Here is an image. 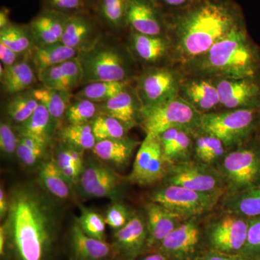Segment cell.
<instances>
[{"label":"cell","instance_id":"c3c4849f","mask_svg":"<svg viewBox=\"0 0 260 260\" xmlns=\"http://www.w3.org/2000/svg\"><path fill=\"white\" fill-rule=\"evenodd\" d=\"M88 3V0H44L46 9L70 15L85 11Z\"/></svg>","mask_w":260,"mask_h":260},{"label":"cell","instance_id":"f35d334b","mask_svg":"<svg viewBox=\"0 0 260 260\" xmlns=\"http://www.w3.org/2000/svg\"><path fill=\"white\" fill-rule=\"evenodd\" d=\"M128 0H99L98 13L104 23L114 28L126 25Z\"/></svg>","mask_w":260,"mask_h":260},{"label":"cell","instance_id":"681fc988","mask_svg":"<svg viewBox=\"0 0 260 260\" xmlns=\"http://www.w3.org/2000/svg\"><path fill=\"white\" fill-rule=\"evenodd\" d=\"M47 148H32L22 143L19 138L18 148L16 154L20 161L27 167L35 166L44 156Z\"/></svg>","mask_w":260,"mask_h":260},{"label":"cell","instance_id":"d590c367","mask_svg":"<svg viewBox=\"0 0 260 260\" xmlns=\"http://www.w3.org/2000/svg\"><path fill=\"white\" fill-rule=\"evenodd\" d=\"M61 138L65 145L83 151L93 150L97 143L90 123L68 124L61 130Z\"/></svg>","mask_w":260,"mask_h":260},{"label":"cell","instance_id":"9a60e30c","mask_svg":"<svg viewBox=\"0 0 260 260\" xmlns=\"http://www.w3.org/2000/svg\"><path fill=\"white\" fill-rule=\"evenodd\" d=\"M211 80L218 89L220 107L225 110L260 109V77Z\"/></svg>","mask_w":260,"mask_h":260},{"label":"cell","instance_id":"ac0fdd59","mask_svg":"<svg viewBox=\"0 0 260 260\" xmlns=\"http://www.w3.org/2000/svg\"><path fill=\"white\" fill-rule=\"evenodd\" d=\"M99 39L95 20L83 11L70 15L61 42L80 52L93 47Z\"/></svg>","mask_w":260,"mask_h":260},{"label":"cell","instance_id":"7402d4cb","mask_svg":"<svg viewBox=\"0 0 260 260\" xmlns=\"http://www.w3.org/2000/svg\"><path fill=\"white\" fill-rule=\"evenodd\" d=\"M145 214L148 225V247L158 244L184 221L176 214L154 202L150 201L145 207Z\"/></svg>","mask_w":260,"mask_h":260},{"label":"cell","instance_id":"5b68a950","mask_svg":"<svg viewBox=\"0 0 260 260\" xmlns=\"http://www.w3.org/2000/svg\"><path fill=\"white\" fill-rule=\"evenodd\" d=\"M225 181V194L260 186V137L229 150L216 166Z\"/></svg>","mask_w":260,"mask_h":260},{"label":"cell","instance_id":"8992f818","mask_svg":"<svg viewBox=\"0 0 260 260\" xmlns=\"http://www.w3.org/2000/svg\"><path fill=\"white\" fill-rule=\"evenodd\" d=\"M219 210L203 217V238L212 250L240 254L247 238L249 218L220 208Z\"/></svg>","mask_w":260,"mask_h":260},{"label":"cell","instance_id":"11a10c76","mask_svg":"<svg viewBox=\"0 0 260 260\" xmlns=\"http://www.w3.org/2000/svg\"><path fill=\"white\" fill-rule=\"evenodd\" d=\"M11 23L10 20V10L3 7L0 10V30L6 28Z\"/></svg>","mask_w":260,"mask_h":260},{"label":"cell","instance_id":"7dc6e473","mask_svg":"<svg viewBox=\"0 0 260 260\" xmlns=\"http://www.w3.org/2000/svg\"><path fill=\"white\" fill-rule=\"evenodd\" d=\"M54 160L60 169L72 166L84 168L83 150L73 148L69 145H66V146L59 149Z\"/></svg>","mask_w":260,"mask_h":260},{"label":"cell","instance_id":"6da1fadb","mask_svg":"<svg viewBox=\"0 0 260 260\" xmlns=\"http://www.w3.org/2000/svg\"><path fill=\"white\" fill-rule=\"evenodd\" d=\"M4 219L6 251L13 260H48L59 219L52 197L34 184L15 186Z\"/></svg>","mask_w":260,"mask_h":260},{"label":"cell","instance_id":"8fae6325","mask_svg":"<svg viewBox=\"0 0 260 260\" xmlns=\"http://www.w3.org/2000/svg\"><path fill=\"white\" fill-rule=\"evenodd\" d=\"M182 75L166 68H152L138 78L136 92L143 107L160 105L179 96Z\"/></svg>","mask_w":260,"mask_h":260},{"label":"cell","instance_id":"4dcf8cb0","mask_svg":"<svg viewBox=\"0 0 260 260\" xmlns=\"http://www.w3.org/2000/svg\"><path fill=\"white\" fill-rule=\"evenodd\" d=\"M78 51L64 45L61 42L36 47L31 52V59L38 72L49 67L61 64L77 57Z\"/></svg>","mask_w":260,"mask_h":260},{"label":"cell","instance_id":"836d02e7","mask_svg":"<svg viewBox=\"0 0 260 260\" xmlns=\"http://www.w3.org/2000/svg\"><path fill=\"white\" fill-rule=\"evenodd\" d=\"M0 43L20 54L32 52L36 46L29 25L11 23L0 30Z\"/></svg>","mask_w":260,"mask_h":260},{"label":"cell","instance_id":"bcb514c9","mask_svg":"<svg viewBox=\"0 0 260 260\" xmlns=\"http://www.w3.org/2000/svg\"><path fill=\"white\" fill-rule=\"evenodd\" d=\"M60 66L70 91L83 83V70L78 56L61 63Z\"/></svg>","mask_w":260,"mask_h":260},{"label":"cell","instance_id":"f546056e","mask_svg":"<svg viewBox=\"0 0 260 260\" xmlns=\"http://www.w3.org/2000/svg\"><path fill=\"white\" fill-rule=\"evenodd\" d=\"M193 137V160L216 167L228 152L223 142L204 133H197Z\"/></svg>","mask_w":260,"mask_h":260},{"label":"cell","instance_id":"b9f144b4","mask_svg":"<svg viewBox=\"0 0 260 260\" xmlns=\"http://www.w3.org/2000/svg\"><path fill=\"white\" fill-rule=\"evenodd\" d=\"M240 254L252 260H260V216L249 218L247 238Z\"/></svg>","mask_w":260,"mask_h":260},{"label":"cell","instance_id":"8d00e7d4","mask_svg":"<svg viewBox=\"0 0 260 260\" xmlns=\"http://www.w3.org/2000/svg\"><path fill=\"white\" fill-rule=\"evenodd\" d=\"M39 105L31 90H27L13 95L6 105L7 114L11 120L20 124L28 120Z\"/></svg>","mask_w":260,"mask_h":260},{"label":"cell","instance_id":"5bb4252c","mask_svg":"<svg viewBox=\"0 0 260 260\" xmlns=\"http://www.w3.org/2000/svg\"><path fill=\"white\" fill-rule=\"evenodd\" d=\"M202 218L184 220L158 244V252L169 260H193L203 238Z\"/></svg>","mask_w":260,"mask_h":260},{"label":"cell","instance_id":"52a82bcc","mask_svg":"<svg viewBox=\"0 0 260 260\" xmlns=\"http://www.w3.org/2000/svg\"><path fill=\"white\" fill-rule=\"evenodd\" d=\"M221 193H204L174 184H164L149 195L158 203L184 220L203 218L218 208Z\"/></svg>","mask_w":260,"mask_h":260},{"label":"cell","instance_id":"ab89813d","mask_svg":"<svg viewBox=\"0 0 260 260\" xmlns=\"http://www.w3.org/2000/svg\"><path fill=\"white\" fill-rule=\"evenodd\" d=\"M99 114V104L88 99L76 98L70 103L64 118L69 124H87Z\"/></svg>","mask_w":260,"mask_h":260},{"label":"cell","instance_id":"7bdbcfd3","mask_svg":"<svg viewBox=\"0 0 260 260\" xmlns=\"http://www.w3.org/2000/svg\"><path fill=\"white\" fill-rule=\"evenodd\" d=\"M135 214V212L126 205L115 201L108 208L105 217L106 223L114 230H119L129 221Z\"/></svg>","mask_w":260,"mask_h":260},{"label":"cell","instance_id":"e575fe53","mask_svg":"<svg viewBox=\"0 0 260 260\" xmlns=\"http://www.w3.org/2000/svg\"><path fill=\"white\" fill-rule=\"evenodd\" d=\"M130 85L129 81L93 82L85 85L77 94V98L88 99L101 104L109 100Z\"/></svg>","mask_w":260,"mask_h":260},{"label":"cell","instance_id":"2e32d148","mask_svg":"<svg viewBox=\"0 0 260 260\" xmlns=\"http://www.w3.org/2000/svg\"><path fill=\"white\" fill-rule=\"evenodd\" d=\"M126 25L133 31L165 36L168 25L158 5L150 0H128Z\"/></svg>","mask_w":260,"mask_h":260},{"label":"cell","instance_id":"ba28073f","mask_svg":"<svg viewBox=\"0 0 260 260\" xmlns=\"http://www.w3.org/2000/svg\"><path fill=\"white\" fill-rule=\"evenodd\" d=\"M202 114L185 100L177 96L152 107H142L140 124L146 135H156L172 128L194 135L199 130Z\"/></svg>","mask_w":260,"mask_h":260},{"label":"cell","instance_id":"3957f363","mask_svg":"<svg viewBox=\"0 0 260 260\" xmlns=\"http://www.w3.org/2000/svg\"><path fill=\"white\" fill-rule=\"evenodd\" d=\"M186 68L196 77L211 79L257 78L260 77V49L242 23L204 54L186 64Z\"/></svg>","mask_w":260,"mask_h":260},{"label":"cell","instance_id":"d6986e66","mask_svg":"<svg viewBox=\"0 0 260 260\" xmlns=\"http://www.w3.org/2000/svg\"><path fill=\"white\" fill-rule=\"evenodd\" d=\"M179 96L201 114L215 112L220 107L218 89L210 78L196 77L183 80Z\"/></svg>","mask_w":260,"mask_h":260},{"label":"cell","instance_id":"f5cc1de1","mask_svg":"<svg viewBox=\"0 0 260 260\" xmlns=\"http://www.w3.org/2000/svg\"><path fill=\"white\" fill-rule=\"evenodd\" d=\"M198 0H157L156 4L174 10H185L194 5Z\"/></svg>","mask_w":260,"mask_h":260},{"label":"cell","instance_id":"7a4b0ae2","mask_svg":"<svg viewBox=\"0 0 260 260\" xmlns=\"http://www.w3.org/2000/svg\"><path fill=\"white\" fill-rule=\"evenodd\" d=\"M173 20L172 49L176 60L188 64L243 23L229 0H198Z\"/></svg>","mask_w":260,"mask_h":260},{"label":"cell","instance_id":"30bf717a","mask_svg":"<svg viewBox=\"0 0 260 260\" xmlns=\"http://www.w3.org/2000/svg\"><path fill=\"white\" fill-rule=\"evenodd\" d=\"M164 184L182 186L204 193L226 191L225 181L216 167L194 160L171 164L168 168Z\"/></svg>","mask_w":260,"mask_h":260},{"label":"cell","instance_id":"d4e9b609","mask_svg":"<svg viewBox=\"0 0 260 260\" xmlns=\"http://www.w3.org/2000/svg\"><path fill=\"white\" fill-rule=\"evenodd\" d=\"M130 46L136 56L148 64L161 60L172 49V43L165 36H149L132 30Z\"/></svg>","mask_w":260,"mask_h":260},{"label":"cell","instance_id":"9f6ffc18","mask_svg":"<svg viewBox=\"0 0 260 260\" xmlns=\"http://www.w3.org/2000/svg\"><path fill=\"white\" fill-rule=\"evenodd\" d=\"M7 235L4 225L0 226V254L5 256L6 254Z\"/></svg>","mask_w":260,"mask_h":260},{"label":"cell","instance_id":"f6af8a7d","mask_svg":"<svg viewBox=\"0 0 260 260\" xmlns=\"http://www.w3.org/2000/svg\"><path fill=\"white\" fill-rule=\"evenodd\" d=\"M19 138L11 124L2 121L0 124V150L5 156L11 157L16 154Z\"/></svg>","mask_w":260,"mask_h":260},{"label":"cell","instance_id":"4316f807","mask_svg":"<svg viewBox=\"0 0 260 260\" xmlns=\"http://www.w3.org/2000/svg\"><path fill=\"white\" fill-rule=\"evenodd\" d=\"M218 208L248 218L260 216V186L224 194Z\"/></svg>","mask_w":260,"mask_h":260},{"label":"cell","instance_id":"1f68e13d","mask_svg":"<svg viewBox=\"0 0 260 260\" xmlns=\"http://www.w3.org/2000/svg\"><path fill=\"white\" fill-rule=\"evenodd\" d=\"M39 181L44 191L53 198L66 200L70 195V184L64 177L55 160L43 162L39 172Z\"/></svg>","mask_w":260,"mask_h":260},{"label":"cell","instance_id":"f1b7e54d","mask_svg":"<svg viewBox=\"0 0 260 260\" xmlns=\"http://www.w3.org/2000/svg\"><path fill=\"white\" fill-rule=\"evenodd\" d=\"M0 78L5 93L10 95L27 91L37 82L34 70L25 60L5 67L4 73Z\"/></svg>","mask_w":260,"mask_h":260},{"label":"cell","instance_id":"91938a15","mask_svg":"<svg viewBox=\"0 0 260 260\" xmlns=\"http://www.w3.org/2000/svg\"><path fill=\"white\" fill-rule=\"evenodd\" d=\"M257 135H258V136L260 137V125H259V132H258Z\"/></svg>","mask_w":260,"mask_h":260},{"label":"cell","instance_id":"d6a6232c","mask_svg":"<svg viewBox=\"0 0 260 260\" xmlns=\"http://www.w3.org/2000/svg\"><path fill=\"white\" fill-rule=\"evenodd\" d=\"M31 93L39 104L47 109L57 124L64 117L73 97L71 91L54 90L45 87L32 89Z\"/></svg>","mask_w":260,"mask_h":260},{"label":"cell","instance_id":"cb8c5ba5","mask_svg":"<svg viewBox=\"0 0 260 260\" xmlns=\"http://www.w3.org/2000/svg\"><path fill=\"white\" fill-rule=\"evenodd\" d=\"M164 157L169 165L193 159L194 137L184 129L172 128L158 135Z\"/></svg>","mask_w":260,"mask_h":260},{"label":"cell","instance_id":"4fadbf2b","mask_svg":"<svg viewBox=\"0 0 260 260\" xmlns=\"http://www.w3.org/2000/svg\"><path fill=\"white\" fill-rule=\"evenodd\" d=\"M80 184L82 191L90 198H107L119 201L122 183L119 174L101 160H90L84 166Z\"/></svg>","mask_w":260,"mask_h":260},{"label":"cell","instance_id":"db71d44e","mask_svg":"<svg viewBox=\"0 0 260 260\" xmlns=\"http://www.w3.org/2000/svg\"><path fill=\"white\" fill-rule=\"evenodd\" d=\"M8 207H9V198L8 195L5 192L4 188L1 186L0 188V218L1 220H4L6 217L8 211Z\"/></svg>","mask_w":260,"mask_h":260},{"label":"cell","instance_id":"680465c9","mask_svg":"<svg viewBox=\"0 0 260 260\" xmlns=\"http://www.w3.org/2000/svg\"><path fill=\"white\" fill-rule=\"evenodd\" d=\"M150 1L153 2V3H155V4H156L157 0H150Z\"/></svg>","mask_w":260,"mask_h":260},{"label":"cell","instance_id":"7c38bea8","mask_svg":"<svg viewBox=\"0 0 260 260\" xmlns=\"http://www.w3.org/2000/svg\"><path fill=\"white\" fill-rule=\"evenodd\" d=\"M169 166L159 137L146 135L137 152L128 180L140 186L153 185L164 180Z\"/></svg>","mask_w":260,"mask_h":260},{"label":"cell","instance_id":"94428289","mask_svg":"<svg viewBox=\"0 0 260 260\" xmlns=\"http://www.w3.org/2000/svg\"><path fill=\"white\" fill-rule=\"evenodd\" d=\"M90 1H93V0H88V3H89V2H90ZM98 1H99V0H98Z\"/></svg>","mask_w":260,"mask_h":260},{"label":"cell","instance_id":"277c9868","mask_svg":"<svg viewBox=\"0 0 260 260\" xmlns=\"http://www.w3.org/2000/svg\"><path fill=\"white\" fill-rule=\"evenodd\" d=\"M260 109H230L202 114L198 133L212 135L223 142L228 151L256 136Z\"/></svg>","mask_w":260,"mask_h":260},{"label":"cell","instance_id":"83f0119b","mask_svg":"<svg viewBox=\"0 0 260 260\" xmlns=\"http://www.w3.org/2000/svg\"><path fill=\"white\" fill-rule=\"evenodd\" d=\"M56 124L57 122L47 109L39 104L28 120L19 124L18 131L20 136L34 138L48 146L52 139Z\"/></svg>","mask_w":260,"mask_h":260},{"label":"cell","instance_id":"ffe728a7","mask_svg":"<svg viewBox=\"0 0 260 260\" xmlns=\"http://www.w3.org/2000/svg\"><path fill=\"white\" fill-rule=\"evenodd\" d=\"M129 86L107 102L99 104V114L115 118L131 129L140 123L143 106L137 92L130 90Z\"/></svg>","mask_w":260,"mask_h":260},{"label":"cell","instance_id":"f907efd6","mask_svg":"<svg viewBox=\"0 0 260 260\" xmlns=\"http://www.w3.org/2000/svg\"><path fill=\"white\" fill-rule=\"evenodd\" d=\"M21 54L15 52L13 49L0 43V59L5 67L13 66L19 61V56Z\"/></svg>","mask_w":260,"mask_h":260},{"label":"cell","instance_id":"44dd1931","mask_svg":"<svg viewBox=\"0 0 260 260\" xmlns=\"http://www.w3.org/2000/svg\"><path fill=\"white\" fill-rule=\"evenodd\" d=\"M69 16L60 12L44 8L28 25L36 47L61 42Z\"/></svg>","mask_w":260,"mask_h":260},{"label":"cell","instance_id":"603a6c76","mask_svg":"<svg viewBox=\"0 0 260 260\" xmlns=\"http://www.w3.org/2000/svg\"><path fill=\"white\" fill-rule=\"evenodd\" d=\"M140 142L125 137L97 141L93 149L94 155L109 167L123 169L129 164Z\"/></svg>","mask_w":260,"mask_h":260},{"label":"cell","instance_id":"74e56055","mask_svg":"<svg viewBox=\"0 0 260 260\" xmlns=\"http://www.w3.org/2000/svg\"><path fill=\"white\" fill-rule=\"evenodd\" d=\"M91 125L97 141L125 138L129 129L115 118L102 114H98L94 118Z\"/></svg>","mask_w":260,"mask_h":260},{"label":"cell","instance_id":"816d5d0a","mask_svg":"<svg viewBox=\"0 0 260 260\" xmlns=\"http://www.w3.org/2000/svg\"><path fill=\"white\" fill-rule=\"evenodd\" d=\"M201 260H252L246 257L241 254H226V253L219 252V251L212 250L203 254Z\"/></svg>","mask_w":260,"mask_h":260},{"label":"cell","instance_id":"6f0895ef","mask_svg":"<svg viewBox=\"0 0 260 260\" xmlns=\"http://www.w3.org/2000/svg\"><path fill=\"white\" fill-rule=\"evenodd\" d=\"M143 260H169L167 256H164V254L160 252L153 253V254H150L145 256Z\"/></svg>","mask_w":260,"mask_h":260},{"label":"cell","instance_id":"e0dca14e","mask_svg":"<svg viewBox=\"0 0 260 260\" xmlns=\"http://www.w3.org/2000/svg\"><path fill=\"white\" fill-rule=\"evenodd\" d=\"M114 246L124 257L134 259L148 247V231L144 213H135L129 222L116 231Z\"/></svg>","mask_w":260,"mask_h":260},{"label":"cell","instance_id":"9c48e42d","mask_svg":"<svg viewBox=\"0 0 260 260\" xmlns=\"http://www.w3.org/2000/svg\"><path fill=\"white\" fill-rule=\"evenodd\" d=\"M83 68L85 85L93 82L129 81L130 70L125 56L118 48L99 42L80 51L78 56Z\"/></svg>","mask_w":260,"mask_h":260},{"label":"cell","instance_id":"60d3db41","mask_svg":"<svg viewBox=\"0 0 260 260\" xmlns=\"http://www.w3.org/2000/svg\"><path fill=\"white\" fill-rule=\"evenodd\" d=\"M77 223L82 230L89 237L95 238L99 240L106 241L105 218L100 214L88 209L85 207L80 208V215Z\"/></svg>","mask_w":260,"mask_h":260},{"label":"cell","instance_id":"ee69618b","mask_svg":"<svg viewBox=\"0 0 260 260\" xmlns=\"http://www.w3.org/2000/svg\"><path fill=\"white\" fill-rule=\"evenodd\" d=\"M38 78L45 88L54 90H68V84L61 70L60 64L49 67L38 72Z\"/></svg>","mask_w":260,"mask_h":260},{"label":"cell","instance_id":"484cf974","mask_svg":"<svg viewBox=\"0 0 260 260\" xmlns=\"http://www.w3.org/2000/svg\"><path fill=\"white\" fill-rule=\"evenodd\" d=\"M72 249L77 260H104L110 255L112 246L106 241L89 237L75 221L71 230Z\"/></svg>","mask_w":260,"mask_h":260}]
</instances>
